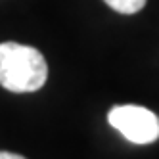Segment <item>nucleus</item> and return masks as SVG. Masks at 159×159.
<instances>
[{"instance_id": "f257e3e1", "label": "nucleus", "mask_w": 159, "mask_h": 159, "mask_svg": "<svg viewBox=\"0 0 159 159\" xmlns=\"http://www.w3.org/2000/svg\"><path fill=\"white\" fill-rule=\"evenodd\" d=\"M48 79L44 56L33 46L19 42L0 44V84L10 92H35Z\"/></svg>"}, {"instance_id": "f03ea898", "label": "nucleus", "mask_w": 159, "mask_h": 159, "mask_svg": "<svg viewBox=\"0 0 159 159\" xmlns=\"http://www.w3.org/2000/svg\"><path fill=\"white\" fill-rule=\"evenodd\" d=\"M107 121L132 144H152L159 138V117L142 106H115Z\"/></svg>"}, {"instance_id": "7ed1b4c3", "label": "nucleus", "mask_w": 159, "mask_h": 159, "mask_svg": "<svg viewBox=\"0 0 159 159\" xmlns=\"http://www.w3.org/2000/svg\"><path fill=\"white\" fill-rule=\"evenodd\" d=\"M104 2L119 14H136L146 6V0H104Z\"/></svg>"}, {"instance_id": "20e7f679", "label": "nucleus", "mask_w": 159, "mask_h": 159, "mask_svg": "<svg viewBox=\"0 0 159 159\" xmlns=\"http://www.w3.org/2000/svg\"><path fill=\"white\" fill-rule=\"evenodd\" d=\"M0 159H25L19 153H12V152H0Z\"/></svg>"}]
</instances>
